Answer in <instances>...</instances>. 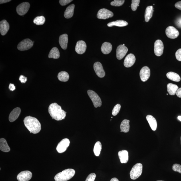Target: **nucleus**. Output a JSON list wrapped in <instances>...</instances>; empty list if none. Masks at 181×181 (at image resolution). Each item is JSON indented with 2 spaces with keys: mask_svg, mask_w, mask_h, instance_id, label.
<instances>
[{
  "mask_svg": "<svg viewBox=\"0 0 181 181\" xmlns=\"http://www.w3.org/2000/svg\"><path fill=\"white\" fill-rule=\"evenodd\" d=\"M119 158L122 164H126L129 160V155L128 151L122 150L118 153Z\"/></svg>",
  "mask_w": 181,
  "mask_h": 181,
  "instance_id": "obj_21",
  "label": "nucleus"
},
{
  "mask_svg": "<svg viewBox=\"0 0 181 181\" xmlns=\"http://www.w3.org/2000/svg\"><path fill=\"white\" fill-rule=\"evenodd\" d=\"M96 178V174L94 173H92L87 176L85 181H94Z\"/></svg>",
  "mask_w": 181,
  "mask_h": 181,
  "instance_id": "obj_39",
  "label": "nucleus"
},
{
  "mask_svg": "<svg viewBox=\"0 0 181 181\" xmlns=\"http://www.w3.org/2000/svg\"><path fill=\"white\" fill-rule=\"evenodd\" d=\"M87 48V45L85 42L81 40L77 42L75 47V50L77 53L82 55L85 52Z\"/></svg>",
  "mask_w": 181,
  "mask_h": 181,
  "instance_id": "obj_16",
  "label": "nucleus"
},
{
  "mask_svg": "<svg viewBox=\"0 0 181 181\" xmlns=\"http://www.w3.org/2000/svg\"><path fill=\"white\" fill-rule=\"evenodd\" d=\"M121 105L117 104L114 107L112 111V114L113 116H116L119 113L120 110Z\"/></svg>",
  "mask_w": 181,
  "mask_h": 181,
  "instance_id": "obj_37",
  "label": "nucleus"
},
{
  "mask_svg": "<svg viewBox=\"0 0 181 181\" xmlns=\"http://www.w3.org/2000/svg\"><path fill=\"white\" fill-rule=\"evenodd\" d=\"M146 119L153 131H156L157 128V122L155 118L152 115H148L146 116Z\"/></svg>",
  "mask_w": 181,
  "mask_h": 181,
  "instance_id": "obj_22",
  "label": "nucleus"
},
{
  "mask_svg": "<svg viewBox=\"0 0 181 181\" xmlns=\"http://www.w3.org/2000/svg\"><path fill=\"white\" fill-rule=\"evenodd\" d=\"M113 13L112 11L105 9L99 10L97 14V17L100 19H106L113 17Z\"/></svg>",
  "mask_w": 181,
  "mask_h": 181,
  "instance_id": "obj_8",
  "label": "nucleus"
},
{
  "mask_svg": "<svg viewBox=\"0 0 181 181\" xmlns=\"http://www.w3.org/2000/svg\"><path fill=\"white\" fill-rule=\"evenodd\" d=\"M9 29V24L6 20H3L0 22V32L2 35H5Z\"/></svg>",
  "mask_w": 181,
  "mask_h": 181,
  "instance_id": "obj_19",
  "label": "nucleus"
},
{
  "mask_svg": "<svg viewBox=\"0 0 181 181\" xmlns=\"http://www.w3.org/2000/svg\"><path fill=\"white\" fill-rule=\"evenodd\" d=\"M130 121L127 119H124L122 121L120 126V132L126 133L129 132L130 128Z\"/></svg>",
  "mask_w": 181,
  "mask_h": 181,
  "instance_id": "obj_27",
  "label": "nucleus"
},
{
  "mask_svg": "<svg viewBox=\"0 0 181 181\" xmlns=\"http://www.w3.org/2000/svg\"><path fill=\"white\" fill-rule=\"evenodd\" d=\"M110 181H119V180L116 178H113L111 179Z\"/></svg>",
  "mask_w": 181,
  "mask_h": 181,
  "instance_id": "obj_48",
  "label": "nucleus"
},
{
  "mask_svg": "<svg viewBox=\"0 0 181 181\" xmlns=\"http://www.w3.org/2000/svg\"><path fill=\"white\" fill-rule=\"evenodd\" d=\"M0 149L2 151L5 152H9L10 151V148L5 139H0Z\"/></svg>",
  "mask_w": 181,
  "mask_h": 181,
  "instance_id": "obj_28",
  "label": "nucleus"
},
{
  "mask_svg": "<svg viewBox=\"0 0 181 181\" xmlns=\"http://www.w3.org/2000/svg\"><path fill=\"white\" fill-rule=\"evenodd\" d=\"M166 32L167 36L169 38L172 39L176 38L180 34L178 30L173 26H169L167 28Z\"/></svg>",
  "mask_w": 181,
  "mask_h": 181,
  "instance_id": "obj_11",
  "label": "nucleus"
},
{
  "mask_svg": "<svg viewBox=\"0 0 181 181\" xmlns=\"http://www.w3.org/2000/svg\"><path fill=\"white\" fill-rule=\"evenodd\" d=\"M128 25V23L126 21L122 20H118L115 21L111 22L107 24V26L109 27H112L113 26H116L119 27L126 26Z\"/></svg>",
  "mask_w": 181,
  "mask_h": 181,
  "instance_id": "obj_25",
  "label": "nucleus"
},
{
  "mask_svg": "<svg viewBox=\"0 0 181 181\" xmlns=\"http://www.w3.org/2000/svg\"><path fill=\"white\" fill-rule=\"evenodd\" d=\"M57 77L60 81L66 82L69 80V77L68 73L66 71H62L59 73Z\"/></svg>",
  "mask_w": 181,
  "mask_h": 181,
  "instance_id": "obj_32",
  "label": "nucleus"
},
{
  "mask_svg": "<svg viewBox=\"0 0 181 181\" xmlns=\"http://www.w3.org/2000/svg\"><path fill=\"white\" fill-rule=\"evenodd\" d=\"M175 7L177 9L181 10V1H178L175 4Z\"/></svg>",
  "mask_w": 181,
  "mask_h": 181,
  "instance_id": "obj_44",
  "label": "nucleus"
},
{
  "mask_svg": "<svg viewBox=\"0 0 181 181\" xmlns=\"http://www.w3.org/2000/svg\"><path fill=\"white\" fill-rule=\"evenodd\" d=\"M94 69L95 73L98 77L102 78L105 76V73L102 65L99 62L95 63L94 65Z\"/></svg>",
  "mask_w": 181,
  "mask_h": 181,
  "instance_id": "obj_15",
  "label": "nucleus"
},
{
  "mask_svg": "<svg viewBox=\"0 0 181 181\" xmlns=\"http://www.w3.org/2000/svg\"><path fill=\"white\" fill-rule=\"evenodd\" d=\"M11 1H9V0H1V1H0V4H1L8 3Z\"/></svg>",
  "mask_w": 181,
  "mask_h": 181,
  "instance_id": "obj_47",
  "label": "nucleus"
},
{
  "mask_svg": "<svg viewBox=\"0 0 181 181\" xmlns=\"http://www.w3.org/2000/svg\"><path fill=\"white\" fill-rule=\"evenodd\" d=\"M45 21V18L43 16L37 17L33 20V22L37 25H42L44 24Z\"/></svg>",
  "mask_w": 181,
  "mask_h": 181,
  "instance_id": "obj_34",
  "label": "nucleus"
},
{
  "mask_svg": "<svg viewBox=\"0 0 181 181\" xmlns=\"http://www.w3.org/2000/svg\"><path fill=\"white\" fill-rule=\"evenodd\" d=\"M168 91L169 94L171 95H174L176 94L178 87L176 85L172 83H169L167 85Z\"/></svg>",
  "mask_w": 181,
  "mask_h": 181,
  "instance_id": "obj_29",
  "label": "nucleus"
},
{
  "mask_svg": "<svg viewBox=\"0 0 181 181\" xmlns=\"http://www.w3.org/2000/svg\"><path fill=\"white\" fill-rule=\"evenodd\" d=\"M9 89L11 91H13L15 89V87L14 85L12 83H10L9 86Z\"/></svg>",
  "mask_w": 181,
  "mask_h": 181,
  "instance_id": "obj_45",
  "label": "nucleus"
},
{
  "mask_svg": "<svg viewBox=\"0 0 181 181\" xmlns=\"http://www.w3.org/2000/svg\"><path fill=\"white\" fill-rule=\"evenodd\" d=\"M180 140H181V136L180 137Z\"/></svg>",
  "mask_w": 181,
  "mask_h": 181,
  "instance_id": "obj_51",
  "label": "nucleus"
},
{
  "mask_svg": "<svg viewBox=\"0 0 181 181\" xmlns=\"http://www.w3.org/2000/svg\"><path fill=\"white\" fill-rule=\"evenodd\" d=\"M162 181V180H158V181Z\"/></svg>",
  "mask_w": 181,
  "mask_h": 181,
  "instance_id": "obj_50",
  "label": "nucleus"
},
{
  "mask_svg": "<svg viewBox=\"0 0 181 181\" xmlns=\"http://www.w3.org/2000/svg\"><path fill=\"white\" fill-rule=\"evenodd\" d=\"M167 95H168V94H167Z\"/></svg>",
  "mask_w": 181,
  "mask_h": 181,
  "instance_id": "obj_52",
  "label": "nucleus"
},
{
  "mask_svg": "<svg viewBox=\"0 0 181 181\" xmlns=\"http://www.w3.org/2000/svg\"><path fill=\"white\" fill-rule=\"evenodd\" d=\"M21 112V109L19 107H16L9 114V122H14L18 118Z\"/></svg>",
  "mask_w": 181,
  "mask_h": 181,
  "instance_id": "obj_18",
  "label": "nucleus"
},
{
  "mask_svg": "<svg viewBox=\"0 0 181 181\" xmlns=\"http://www.w3.org/2000/svg\"><path fill=\"white\" fill-rule=\"evenodd\" d=\"M176 57L178 61H181V48L177 51L176 53Z\"/></svg>",
  "mask_w": 181,
  "mask_h": 181,
  "instance_id": "obj_41",
  "label": "nucleus"
},
{
  "mask_svg": "<svg viewBox=\"0 0 181 181\" xmlns=\"http://www.w3.org/2000/svg\"><path fill=\"white\" fill-rule=\"evenodd\" d=\"M34 42L29 39H25L19 44L17 48L20 51L27 50L32 47Z\"/></svg>",
  "mask_w": 181,
  "mask_h": 181,
  "instance_id": "obj_6",
  "label": "nucleus"
},
{
  "mask_svg": "<svg viewBox=\"0 0 181 181\" xmlns=\"http://www.w3.org/2000/svg\"><path fill=\"white\" fill-rule=\"evenodd\" d=\"M132 3L131 5V8L133 11H136L137 7L139 6L140 3V0H132Z\"/></svg>",
  "mask_w": 181,
  "mask_h": 181,
  "instance_id": "obj_36",
  "label": "nucleus"
},
{
  "mask_svg": "<svg viewBox=\"0 0 181 181\" xmlns=\"http://www.w3.org/2000/svg\"><path fill=\"white\" fill-rule=\"evenodd\" d=\"M87 93L95 108L101 107L102 105V101L98 95L94 91L91 90H88Z\"/></svg>",
  "mask_w": 181,
  "mask_h": 181,
  "instance_id": "obj_5",
  "label": "nucleus"
},
{
  "mask_svg": "<svg viewBox=\"0 0 181 181\" xmlns=\"http://www.w3.org/2000/svg\"><path fill=\"white\" fill-rule=\"evenodd\" d=\"M102 149V144L100 142H97L95 144L93 151L95 156H98L100 153Z\"/></svg>",
  "mask_w": 181,
  "mask_h": 181,
  "instance_id": "obj_33",
  "label": "nucleus"
},
{
  "mask_svg": "<svg viewBox=\"0 0 181 181\" xmlns=\"http://www.w3.org/2000/svg\"><path fill=\"white\" fill-rule=\"evenodd\" d=\"M19 80L21 81V83H25L27 80V77L23 75H21L19 77Z\"/></svg>",
  "mask_w": 181,
  "mask_h": 181,
  "instance_id": "obj_42",
  "label": "nucleus"
},
{
  "mask_svg": "<svg viewBox=\"0 0 181 181\" xmlns=\"http://www.w3.org/2000/svg\"><path fill=\"white\" fill-rule=\"evenodd\" d=\"M140 75L141 81L145 82L149 79L150 75V70L148 67H143L141 69Z\"/></svg>",
  "mask_w": 181,
  "mask_h": 181,
  "instance_id": "obj_14",
  "label": "nucleus"
},
{
  "mask_svg": "<svg viewBox=\"0 0 181 181\" xmlns=\"http://www.w3.org/2000/svg\"><path fill=\"white\" fill-rule=\"evenodd\" d=\"M75 7L74 4H71L67 7L64 13V17L65 18L69 19L73 16Z\"/></svg>",
  "mask_w": 181,
  "mask_h": 181,
  "instance_id": "obj_24",
  "label": "nucleus"
},
{
  "mask_svg": "<svg viewBox=\"0 0 181 181\" xmlns=\"http://www.w3.org/2000/svg\"><path fill=\"white\" fill-rule=\"evenodd\" d=\"M68 42V36L67 34H64L60 36L59 42L62 48L64 50L66 49Z\"/></svg>",
  "mask_w": 181,
  "mask_h": 181,
  "instance_id": "obj_20",
  "label": "nucleus"
},
{
  "mask_svg": "<svg viewBox=\"0 0 181 181\" xmlns=\"http://www.w3.org/2000/svg\"><path fill=\"white\" fill-rule=\"evenodd\" d=\"M125 1L124 0H114L110 3L111 5L115 7H120L124 4Z\"/></svg>",
  "mask_w": 181,
  "mask_h": 181,
  "instance_id": "obj_35",
  "label": "nucleus"
},
{
  "mask_svg": "<svg viewBox=\"0 0 181 181\" xmlns=\"http://www.w3.org/2000/svg\"><path fill=\"white\" fill-rule=\"evenodd\" d=\"M176 24L178 28H181V17L178 18L176 22Z\"/></svg>",
  "mask_w": 181,
  "mask_h": 181,
  "instance_id": "obj_43",
  "label": "nucleus"
},
{
  "mask_svg": "<svg viewBox=\"0 0 181 181\" xmlns=\"http://www.w3.org/2000/svg\"><path fill=\"white\" fill-rule=\"evenodd\" d=\"M172 169L174 172H178L181 174V165L178 164H175L173 165Z\"/></svg>",
  "mask_w": 181,
  "mask_h": 181,
  "instance_id": "obj_38",
  "label": "nucleus"
},
{
  "mask_svg": "<svg viewBox=\"0 0 181 181\" xmlns=\"http://www.w3.org/2000/svg\"><path fill=\"white\" fill-rule=\"evenodd\" d=\"M30 7V4L29 3H22L18 5L17 7V13L20 15L23 16L28 11Z\"/></svg>",
  "mask_w": 181,
  "mask_h": 181,
  "instance_id": "obj_10",
  "label": "nucleus"
},
{
  "mask_svg": "<svg viewBox=\"0 0 181 181\" xmlns=\"http://www.w3.org/2000/svg\"><path fill=\"white\" fill-rule=\"evenodd\" d=\"M153 7L152 6H150L147 7L145 13V21L148 22L152 17L153 12Z\"/></svg>",
  "mask_w": 181,
  "mask_h": 181,
  "instance_id": "obj_26",
  "label": "nucleus"
},
{
  "mask_svg": "<svg viewBox=\"0 0 181 181\" xmlns=\"http://www.w3.org/2000/svg\"><path fill=\"white\" fill-rule=\"evenodd\" d=\"M32 176V173L30 171H23L18 174L17 179L19 181H28L31 178Z\"/></svg>",
  "mask_w": 181,
  "mask_h": 181,
  "instance_id": "obj_13",
  "label": "nucleus"
},
{
  "mask_svg": "<svg viewBox=\"0 0 181 181\" xmlns=\"http://www.w3.org/2000/svg\"><path fill=\"white\" fill-rule=\"evenodd\" d=\"M143 166L141 163H138L133 166L130 174V178L135 180L140 177L142 173Z\"/></svg>",
  "mask_w": 181,
  "mask_h": 181,
  "instance_id": "obj_4",
  "label": "nucleus"
},
{
  "mask_svg": "<svg viewBox=\"0 0 181 181\" xmlns=\"http://www.w3.org/2000/svg\"><path fill=\"white\" fill-rule=\"evenodd\" d=\"M112 45L110 43L105 42L103 43L101 47V50L105 55L108 54L112 50Z\"/></svg>",
  "mask_w": 181,
  "mask_h": 181,
  "instance_id": "obj_23",
  "label": "nucleus"
},
{
  "mask_svg": "<svg viewBox=\"0 0 181 181\" xmlns=\"http://www.w3.org/2000/svg\"><path fill=\"white\" fill-rule=\"evenodd\" d=\"M136 57L132 53L129 54L125 58L124 61V66L126 67H132L136 61Z\"/></svg>",
  "mask_w": 181,
  "mask_h": 181,
  "instance_id": "obj_17",
  "label": "nucleus"
},
{
  "mask_svg": "<svg viewBox=\"0 0 181 181\" xmlns=\"http://www.w3.org/2000/svg\"><path fill=\"white\" fill-rule=\"evenodd\" d=\"M70 144V141L69 139L65 138L63 139L60 142L57 147V151L59 153L64 152L69 147Z\"/></svg>",
  "mask_w": 181,
  "mask_h": 181,
  "instance_id": "obj_7",
  "label": "nucleus"
},
{
  "mask_svg": "<svg viewBox=\"0 0 181 181\" xmlns=\"http://www.w3.org/2000/svg\"><path fill=\"white\" fill-rule=\"evenodd\" d=\"M178 119L179 120H180L181 122V116H180L178 117Z\"/></svg>",
  "mask_w": 181,
  "mask_h": 181,
  "instance_id": "obj_49",
  "label": "nucleus"
},
{
  "mask_svg": "<svg viewBox=\"0 0 181 181\" xmlns=\"http://www.w3.org/2000/svg\"><path fill=\"white\" fill-rule=\"evenodd\" d=\"M72 1V0H60L59 1V2L61 5L65 6L68 4Z\"/></svg>",
  "mask_w": 181,
  "mask_h": 181,
  "instance_id": "obj_40",
  "label": "nucleus"
},
{
  "mask_svg": "<svg viewBox=\"0 0 181 181\" xmlns=\"http://www.w3.org/2000/svg\"><path fill=\"white\" fill-rule=\"evenodd\" d=\"M128 51V48L125 45L118 46L116 49V57L118 60L122 59L126 55Z\"/></svg>",
  "mask_w": 181,
  "mask_h": 181,
  "instance_id": "obj_12",
  "label": "nucleus"
},
{
  "mask_svg": "<svg viewBox=\"0 0 181 181\" xmlns=\"http://www.w3.org/2000/svg\"><path fill=\"white\" fill-rule=\"evenodd\" d=\"M75 171L72 169H67L57 174L55 177L56 181H67L74 176Z\"/></svg>",
  "mask_w": 181,
  "mask_h": 181,
  "instance_id": "obj_3",
  "label": "nucleus"
},
{
  "mask_svg": "<svg viewBox=\"0 0 181 181\" xmlns=\"http://www.w3.org/2000/svg\"><path fill=\"white\" fill-rule=\"evenodd\" d=\"M155 54L157 56L160 57L164 52V45L161 40H157L155 42L154 46Z\"/></svg>",
  "mask_w": 181,
  "mask_h": 181,
  "instance_id": "obj_9",
  "label": "nucleus"
},
{
  "mask_svg": "<svg viewBox=\"0 0 181 181\" xmlns=\"http://www.w3.org/2000/svg\"><path fill=\"white\" fill-rule=\"evenodd\" d=\"M176 94L177 96L179 97V98H181V87L180 88H178L177 90Z\"/></svg>",
  "mask_w": 181,
  "mask_h": 181,
  "instance_id": "obj_46",
  "label": "nucleus"
},
{
  "mask_svg": "<svg viewBox=\"0 0 181 181\" xmlns=\"http://www.w3.org/2000/svg\"><path fill=\"white\" fill-rule=\"evenodd\" d=\"M25 126L30 133L37 134L41 130V124L38 119L31 116L26 117L24 120Z\"/></svg>",
  "mask_w": 181,
  "mask_h": 181,
  "instance_id": "obj_1",
  "label": "nucleus"
},
{
  "mask_svg": "<svg viewBox=\"0 0 181 181\" xmlns=\"http://www.w3.org/2000/svg\"><path fill=\"white\" fill-rule=\"evenodd\" d=\"M60 57V52L58 49L55 47L51 49L48 55L49 58L58 59Z\"/></svg>",
  "mask_w": 181,
  "mask_h": 181,
  "instance_id": "obj_30",
  "label": "nucleus"
},
{
  "mask_svg": "<svg viewBox=\"0 0 181 181\" xmlns=\"http://www.w3.org/2000/svg\"><path fill=\"white\" fill-rule=\"evenodd\" d=\"M48 112L52 118L57 121L64 119L66 116L67 112L56 103H52L49 105Z\"/></svg>",
  "mask_w": 181,
  "mask_h": 181,
  "instance_id": "obj_2",
  "label": "nucleus"
},
{
  "mask_svg": "<svg viewBox=\"0 0 181 181\" xmlns=\"http://www.w3.org/2000/svg\"><path fill=\"white\" fill-rule=\"evenodd\" d=\"M166 76L170 80L176 81V82H179L181 80L180 75L174 72H169L167 73Z\"/></svg>",
  "mask_w": 181,
  "mask_h": 181,
  "instance_id": "obj_31",
  "label": "nucleus"
}]
</instances>
